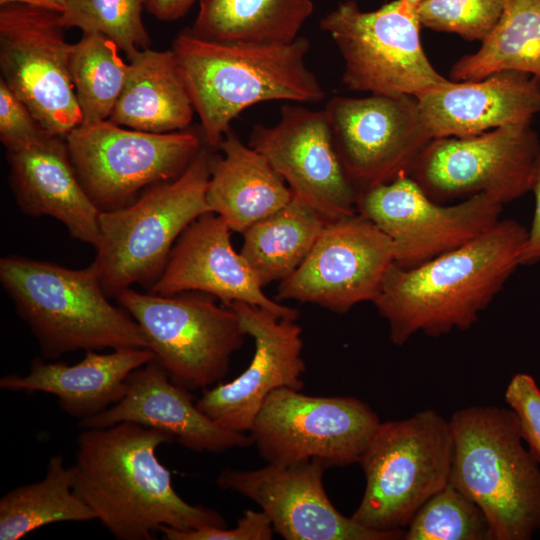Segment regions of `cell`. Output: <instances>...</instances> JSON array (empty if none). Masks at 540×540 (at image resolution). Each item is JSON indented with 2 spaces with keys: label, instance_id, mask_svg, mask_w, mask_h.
I'll use <instances>...</instances> for the list:
<instances>
[{
  "label": "cell",
  "instance_id": "cell-38",
  "mask_svg": "<svg viewBox=\"0 0 540 540\" xmlns=\"http://www.w3.org/2000/svg\"><path fill=\"white\" fill-rule=\"evenodd\" d=\"M532 192L535 195V209L531 227L528 230L527 239L521 253V266L540 262V177Z\"/></svg>",
  "mask_w": 540,
  "mask_h": 540
},
{
  "label": "cell",
  "instance_id": "cell-14",
  "mask_svg": "<svg viewBox=\"0 0 540 540\" xmlns=\"http://www.w3.org/2000/svg\"><path fill=\"white\" fill-rule=\"evenodd\" d=\"M356 209L390 238L394 263L408 269L486 232L500 220L503 204L480 193L457 204L442 205L402 174L358 193Z\"/></svg>",
  "mask_w": 540,
  "mask_h": 540
},
{
  "label": "cell",
  "instance_id": "cell-19",
  "mask_svg": "<svg viewBox=\"0 0 540 540\" xmlns=\"http://www.w3.org/2000/svg\"><path fill=\"white\" fill-rule=\"evenodd\" d=\"M224 305L235 312L245 334L254 340V355L239 376L205 390L196 405L220 427L246 433L271 392L303 389L302 328L295 319L278 317L256 305L239 301Z\"/></svg>",
  "mask_w": 540,
  "mask_h": 540
},
{
  "label": "cell",
  "instance_id": "cell-17",
  "mask_svg": "<svg viewBox=\"0 0 540 540\" xmlns=\"http://www.w3.org/2000/svg\"><path fill=\"white\" fill-rule=\"evenodd\" d=\"M322 461L292 465L268 463L254 470L227 468L216 479L259 505L274 532L286 540H398L405 530L383 532L368 529L341 514L330 501Z\"/></svg>",
  "mask_w": 540,
  "mask_h": 540
},
{
  "label": "cell",
  "instance_id": "cell-10",
  "mask_svg": "<svg viewBox=\"0 0 540 540\" xmlns=\"http://www.w3.org/2000/svg\"><path fill=\"white\" fill-rule=\"evenodd\" d=\"M65 140L82 187L101 211L124 206L143 188L177 178L205 145L201 128L150 133L110 120L81 124Z\"/></svg>",
  "mask_w": 540,
  "mask_h": 540
},
{
  "label": "cell",
  "instance_id": "cell-20",
  "mask_svg": "<svg viewBox=\"0 0 540 540\" xmlns=\"http://www.w3.org/2000/svg\"><path fill=\"white\" fill-rule=\"evenodd\" d=\"M225 220L207 212L194 220L174 244L160 277L150 287L158 295L203 292L222 304L239 301L264 308L278 317L297 319L298 312L270 299L230 239Z\"/></svg>",
  "mask_w": 540,
  "mask_h": 540
},
{
  "label": "cell",
  "instance_id": "cell-33",
  "mask_svg": "<svg viewBox=\"0 0 540 540\" xmlns=\"http://www.w3.org/2000/svg\"><path fill=\"white\" fill-rule=\"evenodd\" d=\"M147 0H68L61 13L66 28L82 33H100L112 39L128 60L149 48V34L142 12Z\"/></svg>",
  "mask_w": 540,
  "mask_h": 540
},
{
  "label": "cell",
  "instance_id": "cell-12",
  "mask_svg": "<svg viewBox=\"0 0 540 540\" xmlns=\"http://www.w3.org/2000/svg\"><path fill=\"white\" fill-rule=\"evenodd\" d=\"M366 402L346 396H309L290 388L266 398L249 431L267 462L322 461L327 468L359 463L380 424Z\"/></svg>",
  "mask_w": 540,
  "mask_h": 540
},
{
  "label": "cell",
  "instance_id": "cell-5",
  "mask_svg": "<svg viewBox=\"0 0 540 540\" xmlns=\"http://www.w3.org/2000/svg\"><path fill=\"white\" fill-rule=\"evenodd\" d=\"M449 483L486 515L494 540H529L540 530V465L509 407L469 406L449 419Z\"/></svg>",
  "mask_w": 540,
  "mask_h": 540
},
{
  "label": "cell",
  "instance_id": "cell-2",
  "mask_svg": "<svg viewBox=\"0 0 540 540\" xmlns=\"http://www.w3.org/2000/svg\"><path fill=\"white\" fill-rule=\"evenodd\" d=\"M528 230L500 219L467 244L412 268L394 262L373 300L401 346L422 332L438 337L471 328L521 266Z\"/></svg>",
  "mask_w": 540,
  "mask_h": 540
},
{
  "label": "cell",
  "instance_id": "cell-23",
  "mask_svg": "<svg viewBox=\"0 0 540 540\" xmlns=\"http://www.w3.org/2000/svg\"><path fill=\"white\" fill-rule=\"evenodd\" d=\"M9 181L21 211L60 221L71 237L96 247L100 209L82 187L69 158L65 137L45 134L7 151Z\"/></svg>",
  "mask_w": 540,
  "mask_h": 540
},
{
  "label": "cell",
  "instance_id": "cell-27",
  "mask_svg": "<svg viewBox=\"0 0 540 540\" xmlns=\"http://www.w3.org/2000/svg\"><path fill=\"white\" fill-rule=\"evenodd\" d=\"M190 30L221 42L287 44L313 13L312 0H199Z\"/></svg>",
  "mask_w": 540,
  "mask_h": 540
},
{
  "label": "cell",
  "instance_id": "cell-16",
  "mask_svg": "<svg viewBox=\"0 0 540 540\" xmlns=\"http://www.w3.org/2000/svg\"><path fill=\"white\" fill-rule=\"evenodd\" d=\"M393 262L390 238L357 212L327 222L305 260L279 283L276 298L346 313L373 302Z\"/></svg>",
  "mask_w": 540,
  "mask_h": 540
},
{
  "label": "cell",
  "instance_id": "cell-22",
  "mask_svg": "<svg viewBox=\"0 0 540 540\" xmlns=\"http://www.w3.org/2000/svg\"><path fill=\"white\" fill-rule=\"evenodd\" d=\"M417 99L432 138L467 137L540 113V81L515 70L477 81H451Z\"/></svg>",
  "mask_w": 540,
  "mask_h": 540
},
{
  "label": "cell",
  "instance_id": "cell-4",
  "mask_svg": "<svg viewBox=\"0 0 540 540\" xmlns=\"http://www.w3.org/2000/svg\"><path fill=\"white\" fill-rule=\"evenodd\" d=\"M0 281L46 360L78 350L148 349L135 319L108 301L93 262L70 269L5 256L0 260Z\"/></svg>",
  "mask_w": 540,
  "mask_h": 540
},
{
  "label": "cell",
  "instance_id": "cell-36",
  "mask_svg": "<svg viewBox=\"0 0 540 540\" xmlns=\"http://www.w3.org/2000/svg\"><path fill=\"white\" fill-rule=\"evenodd\" d=\"M26 104L0 79V140L7 151L24 148L47 134Z\"/></svg>",
  "mask_w": 540,
  "mask_h": 540
},
{
  "label": "cell",
  "instance_id": "cell-7",
  "mask_svg": "<svg viewBox=\"0 0 540 540\" xmlns=\"http://www.w3.org/2000/svg\"><path fill=\"white\" fill-rule=\"evenodd\" d=\"M452 452L450 421L433 409L381 422L358 463L365 489L352 519L376 531L405 530L449 483Z\"/></svg>",
  "mask_w": 540,
  "mask_h": 540
},
{
  "label": "cell",
  "instance_id": "cell-35",
  "mask_svg": "<svg viewBox=\"0 0 540 540\" xmlns=\"http://www.w3.org/2000/svg\"><path fill=\"white\" fill-rule=\"evenodd\" d=\"M504 399L515 413L523 441L540 465V388L527 373H517L509 381Z\"/></svg>",
  "mask_w": 540,
  "mask_h": 540
},
{
  "label": "cell",
  "instance_id": "cell-1",
  "mask_svg": "<svg viewBox=\"0 0 540 540\" xmlns=\"http://www.w3.org/2000/svg\"><path fill=\"white\" fill-rule=\"evenodd\" d=\"M175 437L132 422L86 428L77 440L74 492L119 540H151L162 527H226L216 510L186 502L157 449Z\"/></svg>",
  "mask_w": 540,
  "mask_h": 540
},
{
  "label": "cell",
  "instance_id": "cell-41",
  "mask_svg": "<svg viewBox=\"0 0 540 540\" xmlns=\"http://www.w3.org/2000/svg\"><path fill=\"white\" fill-rule=\"evenodd\" d=\"M402 1L406 6L409 8L415 10V8L423 1V0H400Z\"/></svg>",
  "mask_w": 540,
  "mask_h": 540
},
{
  "label": "cell",
  "instance_id": "cell-26",
  "mask_svg": "<svg viewBox=\"0 0 540 540\" xmlns=\"http://www.w3.org/2000/svg\"><path fill=\"white\" fill-rule=\"evenodd\" d=\"M108 120L150 133L188 129L195 113L172 50H140Z\"/></svg>",
  "mask_w": 540,
  "mask_h": 540
},
{
  "label": "cell",
  "instance_id": "cell-31",
  "mask_svg": "<svg viewBox=\"0 0 540 540\" xmlns=\"http://www.w3.org/2000/svg\"><path fill=\"white\" fill-rule=\"evenodd\" d=\"M118 50L100 33H82L70 46L69 69L82 124L108 120L113 112L130 70Z\"/></svg>",
  "mask_w": 540,
  "mask_h": 540
},
{
  "label": "cell",
  "instance_id": "cell-25",
  "mask_svg": "<svg viewBox=\"0 0 540 540\" xmlns=\"http://www.w3.org/2000/svg\"><path fill=\"white\" fill-rule=\"evenodd\" d=\"M211 154L206 200L231 231L243 233L254 223L284 207L292 192L260 152L245 145L230 128Z\"/></svg>",
  "mask_w": 540,
  "mask_h": 540
},
{
  "label": "cell",
  "instance_id": "cell-9",
  "mask_svg": "<svg viewBox=\"0 0 540 540\" xmlns=\"http://www.w3.org/2000/svg\"><path fill=\"white\" fill-rule=\"evenodd\" d=\"M116 299L139 324L148 349L171 381L189 391L221 381L247 336L235 312L209 296L127 288Z\"/></svg>",
  "mask_w": 540,
  "mask_h": 540
},
{
  "label": "cell",
  "instance_id": "cell-8",
  "mask_svg": "<svg viewBox=\"0 0 540 540\" xmlns=\"http://www.w3.org/2000/svg\"><path fill=\"white\" fill-rule=\"evenodd\" d=\"M415 10L402 1L363 11L341 2L320 21L344 61L342 83L350 90L417 97L449 83L429 62Z\"/></svg>",
  "mask_w": 540,
  "mask_h": 540
},
{
  "label": "cell",
  "instance_id": "cell-3",
  "mask_svg": "<svg viewBox=\"0 0 540 540\" xmlns=\"http://www.w3.org/2000/svg\"><path fill=\"white\" fill-rule=\"evenodd\" d=\"M310 42L299 36L287 44L221 42L190 28L172 43L205 144L218 149L231 122L257 103L287 100L317 103L326 93L308 68Z\"/></svg>",
  "mask_w": 540,
  "mask_h": 540
},
{
  "label": "cell",
  "instance_id": "cell-18",
  "mask_svg": "<svg viewBox=\"0 0 540 540\" xmlns=\"http://www.w3.org/2000/svg\"><path fill=\"white\" fill-rule=\"evenodd\" d=\"M248 145L282 176L292 194L328 221L357 213V191L336 153L324 110L285 104L274 126L255 125Z\"/></svg>",
  "mask_w": 540,
  "mask_h": 540
},
{
  "label": "cell",
  "instance_id": "cell-28",
  "mask_svg": "<svg viewBox=\"0 0 540 540\" xmlns=\"http://www.w3.org/2000/svg\"><path fill=\"white\" fill-rule=\"evenodd\" d=\"M328 220L296 196L242 234L241 256L262 287L288 278L305 260Z\"/></svg>",
  "mask_w": 540,
  "mask_h": 540
},
{
  "label": "cell",
  "instance_id": "cell-37",
  "mask_svg": "<svg viewBox=\"0 0 540 540\" xmlns=\"http://www.w3.org/2000/svg\"><path fill=\"white\" fill-rule=\"evenodd\" d=\"M160 532L166 540H270L274 529L269 517L262 510L247 509L234 528L180 530L165 526Z\"/></svg>",
  "mask_w": 540,
  "mask_h": 540
},
{
  "label": "cell",
  "instance_id": "cell-40",
  "mask_svg": "<svg viewBox=\"0 0 540 540\" xmlns=\"http://www.w3.org/2000/svg\"><path fill=\"white\" fill-rule=\"evenodd\" d=\"M68 0H0V6L12 3H20L48 9L61 14Z\"/></svg>",
  "mask_w": 540,
  "mask_h": 540
},
{
  "label": "cell",
  "instance_id": "cell-32",
  "mask_svg": "<svg viewBox=\"0 0 540 540\" xmlns=\"http://www.w3.org/2000/svg\"><path fill=\"white\" fill-rule=\"evenodd\" d=\"M405 540H494L481 508L448 483L414 515Z\"/></svg>",
  "mask_w": 540,
  "mask_h": 540
},
{
  "label": "cell",
  "instance_id": "cell-34",
  "mask_svg": "<svg viewBox=\"0 0 540 540\" xmlns=\"http://www.w3.org/2000/svg\"><path fill=\"white\" fill-rule=\"evenodd\" d=\"M507 0H423L415 13L420 25L483 41L500 19Z\"/></svg>",
  "mask_w": 540,
  "mask_h": 540
},
{
  "label": "cell",
  "instance_id": "cell-21",
  "mask_svg": "<svg viewBox=\"0 0 540 540\" xmlns=\"http://www.w3.org/2000/svg\"><path fill=\"white\" fill-rule=\"evenodd\" d=\"M120 422L166 432L186 449L200 453H221L253 445L250 434L226 430L207 417L190 391L174 384L155 359L130 374L120 401L79 421V425L83 429L104 428Z\"/></svg>",
  "mask_w": 540,
  "mask_h": 540
},
{
  "label": "cell",
  "instance_id": "cell-39",
  "mask_svg": "<svg viewBox=\"0 0 540 540\" xmlns=\"http://www.w3.org/2000/svg\"><path fill=\"white\" fill-rule=\"evenodd\" d=\"M199 0H147L145 9L160 21H176L184 17Z\"/></svg>",
  "mask_w": 540,
  "mask_h": 540
},
{
  "label": "cell",
  "instance_id": "cell-30",
  "mask_svg": "<svg viewBox=\"0 0 540 540\" xmlns=\"http://www.w3.org/2000/svg\"><path fill=\"white\" fill-rule=\"evenodd\" d=\"M74 473L62 455L51 456L44 478L0 499V539L18 540L56 522H89L95 514L74 492Z\"/></svg>",
  "mask_w": 540,
  "mask_h": 540
},
{
  "label": "cell",
  "instance_id": "cell-24",
  "mask_svg": "<svg viewBox=\"0 0 540 540\" xmlns=\"http://www.w3.org/2000/svg\"><path fill=\"white\" fill-rule=\"evenodd\" d=\"M155 359L147 348H127L102 354L86 351L73 365L35 358L29 373L1 377L0 388L10 392H43L57 397L60 408L79 421L102 413L125 395L132 372Z\"/></svg>",
  "mask_w": 540,
  "mask_h": 540
},
{
  "label": "cell",
  "instance_id": "cell-11",
  "mask_svg": "<svg viewBox=\"0 0 540 540\" xmlns=\"http://www.w3.org/2000/svg\"><path fill=\"white\" fill-rule=\"evenodd\" d=\"M409 176L438 203L485 193L504 205L533 191L540 177V138L531 122L434 138Z\"/></svg>",
  "mask_w": 540,
  "mask_h": 540
},
{
  "label": "cell",
  "instance_id": "cell-15",
  "mask_svg": "<svg viewBox=\"0 0 540 540\" xmlns=\"http://www.w3.org/2000/svg\"><path fill=\"white\" fill-rule=\"evenodd\" d=\"M323 110L338 158L357 193L409 175L433 139L413 96H334Z\"/></svg>",
  "mask_w": 540,
  "mask_h": 540
},
{
  "label": "cell",
  "instance_id": "cell-29",
  "mask_svg": "<svg viewBox=\"0 0 540 540\" xmlns=\"http://www.w3.org/2000/svg\"><path fill=\"white\" fill-rule=\"evenodd\" d=\"M481 43L475 53L452 66L453 81H477L505 70L540 81V0H507L496 26Z\"/></svg>",
  "mask_w": 540,
  "mask_h": 540
},
{
  "label": "cell",
  "instance_id": "cell-13",
  "mask_svg": "<svg viewBox=\"0 0 540 540\" xmlns=\"http://www.w3.org/2000/svg\"><path fill=\"white\" fill-rule=\"evenodd\" d=\"M61 14L26 4L0 9L1 78L49 134L82 124Z\"/></svg>",
  "mask_w": 540,
  "mask_h": 540
},
{
  "label": "cell",
  "instance_id": "cell-6",
  "mask_svg": "<svg viewBox=\"0 0 540 540\" xmlns=\"http://www.w3.org/2000/svg\"><path fill=\"white\" fill-rule=\"evenodd\" d=\"M212 150L205 144L177 178L148 187L124 206L100 211L93 261L108 297L152 286L183 231L211 212L206 200Z\"/></svg>",
  "mask_w": 540,
  "mask_h": 540
}]
</instances>
